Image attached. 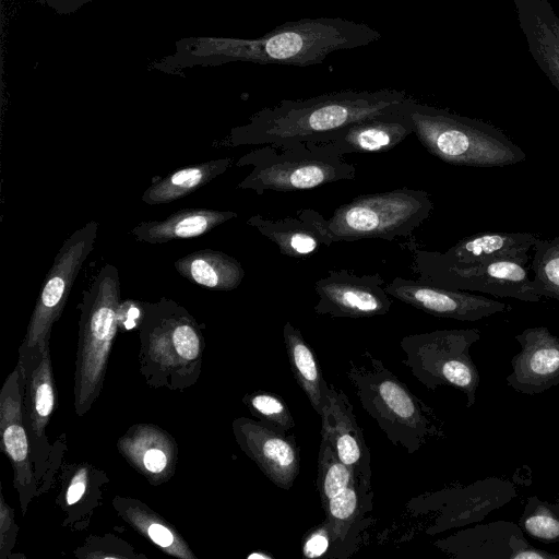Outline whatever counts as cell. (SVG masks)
Here are the masks:
<instances>
[{"label":"cell","mask_w":559,"mask_h":559,"mask_svg":"<svg viewBox=\"0 0 559 559\" xmlns=\"http://www.w3.org/2000/svg\"><path fill=\"white\" fill-rule=\"evenodd\" d=\"M413 99L405 91L395 88L346 90L306 99H283L234 128L225 143L239 146L324 142L334 131L400 109Z\"/></svg>","instance_id":"cell-1"},{"label":"cell","mask_w":559,"mask_h":559,"mask_svg":"<svg viewBox=\"0 0 559 559\" xmlns=\"http://www.w3.org/2000/svg\"><path fill=\"white\" fill-rule=\"evenodd\" d=\"M345 374L362 408L395 447L414 454L443 436L433 409L368 350L348 361Z\"/></svg>","instance_id":"cell-2"},{"label":"cell","mask_w":559,"mask_h":559,"mask_svg":"<svg viewBox=\"0 0 559 559\" xmlns=\"http://www.w3.org/2000/svg\"><path fill=\"white\" fill-rule=\"evenodd\" d=\"M140 333V371L155 388L182 390L200 376L204 337L188 310L160 298L147 302Z\"/></svg>","instance_id":"cell-3"},{"label":"cell","mask_w":559,"mask_h":559,"mask_svg":"<svg viewBox=\"0 0 559 559\" xmlns=\"http://www.w3.org/2000/svg\"><path fill=\"white\" fill-rule=\"evenodd\" d=\"M414 133L420 144L444 163L469 167H503L526 159L507 134L483 120L421 104L409 106Z\"/></svg>","instance_id":"cell-4"},{"label":"cell","mask_w":559,"mask_h":559,"mask_svg":"<svg viewBox=\"0 0 559 559\" xmlns=\"http://www.w3.org/2000/svg\"><path fill=\"white\" fill-rule=\"evenodd\" d=\"M236 166L252 167L238 188L258 194L309 190L356 177V167L329 141L261 145L241 156Z\"/></svg>","instance_id":"cell-5"},{"label":"cell","mask_w":559,"mask_h":559,"mask_svg":"<svg viewBox=\"0 0 559 559\" xmlns=\"http://www.w3.org/2000/svg\"><path fill=\"white\" fill-rule=\"evenodd\" d=\"M433 202L423 189L399 188L361 194L338 206L328 219L312 209L306 212L320 229L325 246L340 241L407 237L431 214Z\"/></svg>","instance_id":"cell-6"},{"label":"cell","mask_w":559,"mask_h":559,"mask_svg":"<svg viewBox=\"0 0 559 559\" xmlns=\"http://www.w3.org/2000/svg\"><path fill=\"white\" fill-rule=\"evenodd\" d=\"M120 280L115 265L104 264L83 293L74 372V407L87 413L99 396L109 354L118 331Z\"/></svg>","instance_id":"cell-7"},{"label":"cell","mask_w":559,"mask_h":559,"mask_svg":"<svg viewBox=\"0 0 559 559\" xmlns=\"http://www.w3.org/2000/svg\"><path fill=\"white\" fill-rule=\"evenodd\" d=\"M480 340L478 329L436 330L402 337V362L427 389L453 386L466 395V406L476 401L479 371L469 354Z\"/></svg>","instance_id":"cell-8"},{"label":"cell","mask_w":559,"mask_h":559,"mask_svg":"<svg viewBox=\"0 0 559 559\" xmlns=\"http://www.w3.org/2000/svg\"><path fill=\"white\" fill-rule=\"evenodd\" d=\"M98 223L91 221L68 237L55 257L37 297L19 361L27 369L49 345L53 323L60 318L83 263L94 249Z\"/></svg>","instance_id":"cell-9"},{"label":"cell","mask_w":559,"mask_h":559,"mask_svg":"<svg viewBox=\"0 0 559 559\" xmlns=\"http://www.w3.org/2000/svg\"><path fill=\"white\" fill-rule=\"evenodd\" d=\"M406 247L418 280L449 289L479 292L521 301L537 302L542 299L533 288L525 264L519 261L453 264L436 258L430 250L415 242H408Z\"/></svg>","instance_id":"cell-10"},{"label":"cell","mask_w":559,"mask_h":559,"mask_svg":"<svg viewBox=\"0 0 559 559\" xmlns=\"http://www.w3.org/2000/svg\"><path fill=\"white\" fill-rule=\"evenodd\" d=\"M24 392L25 372L22 364L17 361L0 392V445L13 468V487L17 492L23 516L38 491L24 421Z\"/></svg>","instance_id":"cell-11"},{"label":"cell","mask_w":559,"mask_h":559,"mask_svg":"<svg viewBox=\"0 0 559 559\" xmlns=\"http://www.w3.org/2000/svg\"><path fill=\"white\" fill-rule=\"evenodd\" d=\"M313 310L332 318H371L390 311L391 296L379 273L358 275L349 270H330L314 284Z\"/></svg>","instance_id":"cell-12"},{"label":"cell","mask_w":559,"mask_h":559,"mask_svg":"<svg viewBox=\"0 0 559 559\" xmlns=\"http://www.w3.org/2000/svg\"><path fill=\"white\" fill-rule=\"evenodd\" d=\"M240 450L278 488L288 490L300 472V455L294 436L269 425L238 417L231 424Z\"/></svg>","instance_id":"cell-13"},{"label":"cell","mask_w":559,"mask_h":559,"mask_svg":"<svg viewBox=\"0 0 559 559\" xmlns=\"http://www.w3.org/2000/svg\"><path fill=\"white\" fill-rule=\"evenodd\" d=\"M385 290L391 297L438 318L478 321L508 309L507 304L481 295L401 276L385 284Z\"/></svg>","instance_id":"cell-14"},{"label":"cell","mask_w":559,"mask_h":559,"mask_svg":"<svg viewBox=\"0 0 559 559\" xmlns=\"http://www.w3.org/2000/svg\"><path fill=\"white\" fill-rule=\"evenodd\" d=\"M24 421L35 476L39 483L52 468L53 448L48 442L46 428L55 411L57 392L49 345L29 368L24 369Z\"/></svg>","instance_id":"cell-15"},{"label":"cell","mask_w":559,"mask_h":559,"mask_svg":"<svg viewBox=\"0 0 559 559\" xmlns=\"http://www.w3.org/2000/svg\"><path fill=\"white\" fill-rule=\"evenodd\" d=\"M436 545L463 559H559V555L532 546L520 525L509 521L476 524Z\"/></svg>","instance_id":"cell-16"},{"label":"cell","mask_w":559,"mask_h":559,"mask_svg":"<svg viewBox=\"0 0 559 559\" xmlns=\"http://www.w3.org/2000/svg\"><path fill=\"white\" fill-rule=\"evenodd\" d=\"M324 523L331 535L328 558L344 559L362 544L364 534L371 526L373 509L371 479L356 475L350 485L329 500L323 508Z\"/></svg>","instance_id":"cell-17"},{"label":"cell","mask_w":559,"mask_h":559,"mask_svg":"<svg viewBox=\"0 0 559 559\" xmlns=\"http://www.w3.org/2000/svg\"><path fill=\"white\" fill-rule=\"evenodd\" d=\"M521 349L511 359L506 381L515 391L536 395L559 384V337L546 326H534L515 335Z\"/></svg>","instance_id":"cell-18"},{"label":"cell","mask_w":559,"mask_h":559,"mask_svg":"<svg viewBox=\"0 0 559 559\" xmlns=\"http://www.w3.org/2000/svg\"><path fill=\"white\" fill-rule=\"evenodd\" d=\"M321 437L325 438L338 457L355 475L370 478L371 454L347 395L329 384L328 402L321 415Z\"/></svg>","instance_id":"cell-19"},{"label":"cell","mask_w":559,"mask_h":559,"mask_svg":"<svg viewBox=\"0 0 559 559\" xmlns=\"http://www.w3.org/2000/svg\"><path fill=\"white\" fill-rule=\"evenodd\" d=\"M117 449L129 465L152 485L168 481L175 474L178 447L164 429L152 424H136L119 438Z\"/></svg>","instance_id":"cell-20"},{"label":"cell","mask_w":559,"mask_h":559,"mask_svg":"<svg viewBox=\"0 0 559 559\" xmlns=\"http://www.w3.org/2000/svg\"><path fill=\"white\" fill-rule=\"evenodd\" d=\"M516 487L508 479L489 477L474 484L444 490L440 493V503L444 507L439 531L483 521L516 497Z\"/></svg>","instance_id":"cell-21"},{"label":"cell","mask_w":559,"mask_h":559,"mask_svg":"<svg viewBox=\"0 0 559 559\" xmlns=\"http://www.w3.org/2000/svg\"><path fill=\"white\" fill-rule=\"evenodd\" d=\"M414 100L385 115L353 122L331 133L324 142H331L342 155L386 152L414 133L409 116Z\"/></svg>","instance_id":"cell-22"},{"label":"cell","mask_w":559,"mask_h":559,"mask_svg":"<svg viewBox=\"0 0 559 559\" xmlns=\"http://www.w3.org/2000/svg\"><path fill=\"white\" fill-rule=\"evenodd\" d=\"M520 28L540 70L559 91V17L548 0H513Z\"/></svg>","instance_id":"cell-23"},{"label":"cell","mask_w":559,"mask_h":559,"mask_svg":"<svg viewBox=\"0 0 559 559\" xmlns=\"http://www.w3.org/2000/svg\"><path fill=\"white\" fill-rule=\"evenodd\" d=\"M537 237L526 231H486L461 239L445 252L431 253L453 264H474L497 260H513L526 264L528 251Z\"/></svg>","instance_id":"cell-24"},{"label":"cell","mask_w":559,"mask_h":559,"mask_svg":"<svg viewBox=\"0 0 559 559\" xmlns=\"http://www.w3.org/2000/svg\"><path fill=\"white\" fill-rule=\"evenodd\" d=\"M237 215L231 211L183 209L163 221L141 222L130 233L138 241L164 243L204 235Z\"/></svg>","instance_id":"cell-25"},{"label":"cell","mask_w":559,"mask_h":559,"mask_svg":"<svg viewBox=\"0 0 559 559\" xmlns=\"http://www.w3.org/2000/svg\"><path fill=\"white\" fill-rule=\"evenodd\" d=\"M112 506L126 523L165 554L180 559L197 558L175 526L142 501L117 496Z\"/></svg>","instance_id":"cell-26"},{"label":"cell","mask_w":559,"mask_h":559,"mask_svg":"<svg viewBox=\"0 0 559 559\" xmlns=\"http://www.w3.org/2000/svg\"><path fill=\"white\" fill-rule=\"evenodd\" d=\"M247 225L273 241L280 252L289 258H304L325 246L323 236L308 216L306 209L299 210L296 217L280 219L265 218L260 214L248 218Z\"/></svg>","instance_id":"cell-27"},{"label":"cell","mask_w":559,"mask_h":559,"mask_svg":"<svg viewBox=\"0 0 559 559\" xmlns=\"http://www.w3.org/2000/svg\"><path fill=\"white\" fill-rule=\"evenodd\" d=\"M174 266L189 282L216 292L234 290L245 277V270L237 259L214 249L183 255Z\"/></svg>","instance_id":"cell-28"},{"label":"cell","mask_w":559,"mask_h":559,"mask_svg":"<svg viewBox=\"0 0 559 559\" xmlns=\"http://www.w3.org/2000/svg\"><path fill=\"white\" fill-rule=\"evenodd\" d=\"M63 490L58 496L61 510L68 515L66 524L82 528L88 523L94 509L102 499V486L107 483L106 474L88 463L73 464L63 471Z\"/></svg>","instance_id":"cell-29"},{"label":"cell","mask_w":559,"mask_h":559,"mask_svg":"<svg viewBox=\"0 0 559 559\" xmlns=\"http://www.w3.org/2000/svg\"><path fill=\"white\" fill-rule=\"evenodd\" d=\"M283 337L293 377L321 417L328 402L329 383L323 379L320 364L300 330L289 321L284 324Z\"/></svg>","instance_id":"cell-30"},{"label":"cell","mask_w":559,"mask_h":559,"mask_svg":"<svg viewBox=\"0 0 559 559\" xmlns=\"http://www.w3.org/2000/svg\"><path fill=\"white\" fill-rule=\"evenodd\" d=\"M233 164V158L212 159L177 169L154 181L142 194L141 200L148 205H159L185 198L202 188Z\"/></svg>","instance_id":"cell-31"},{"label":"cell","mask_w":559,"mask_h":559,"mask_svg":"<svg viewBox=\"0 0 559 559\" xmlns=\"http://www.w3.org/2000/svg\"><path fill=\"white\" fill-rule=\"evenodd\" d=\"M533 249V288L538 296L559 301V236L537 238Z\"/></svg>","instance_id":"cell-32"},{"label":"cell","mask_w":559,"mask_h":559,"mask_svg":"<svg viewBox=\"0 0 559 559\" xmlns=\"http://www.w3.org/2000/svg\"><path fill=\"white\" fill-rule=\"evenodd\" d=\"M355 476L352 468L338 457L331 443L321 438L316 483L322 508L330 499L345 490Z\"/></svg>","instance_id":"cell-33"},{"label":"cell","mask_w":559,"mask_h":559,"mask_svg":"<svg viewBox=\"0 0 559 559\" xmlns=\"http://www.w3.org/2000/svg\"><path fill=\"white\" fill-rule=\"evenodd\" d=\"M518 524L530 537L546 543L559 542V503H549L531 496Z\"/></svg>","instance_id":"cell-34"},{"label":"cell","mask_w":559,"mask_h":559,"mask_svg":"<svg viewBox=\"0 0 559 559\" xmlns=\"http://www.w3.org/2000/svg\"><path fill=\"white\" fill-rule=\"evenodd\" d=\"M242 403L255 418L276 430L287 432L295 428L286 402L275 393L258 390L246 394Z\"/></svg>","instance_id":"cell-35"},{"label":"cell","mask_w":559,"mask_h":559,"mask_svg":"<svg viewBox=\"0 0 559 559\" xmlns=\"http://www.w3.org/2000/svg\"><path fill=\"white\" fill-rule=\"evenodd\" d=\"M17 524L14 522V511L5 502L0 491V557L10 558L17 536Z\"/></svg>","instance_id":"cell-36"},{"label":"cell","mask_w":559,"mask_h":559,"mask_svg":"<svg viewBox=\"0 0 559 559\" xmlns=\"http://www.w3.org/2000/svg\"><path fill=\"white\" fill-rule=\"evenodd\" d=\"M331 547V535L324 522L312 527L302 542V555L307 558L326 557Z\"/></svg>","instance_id":"cell-37"},{"label":"cell","mask_w":559,"mask_h":559,"mask_svg":"<svg viewBox=\"0 0 559 559\" xmlns=\"http://www.w3.org/2000/svg\"><path fill=\"white\" fill-rule=\"evenodd\" d=\"M147 302L123 299L120 300L117 308L118 329L122 331H131L140 329L144 319Z\"/></svg>","instance_id":"cell-38"}]
</instances>
